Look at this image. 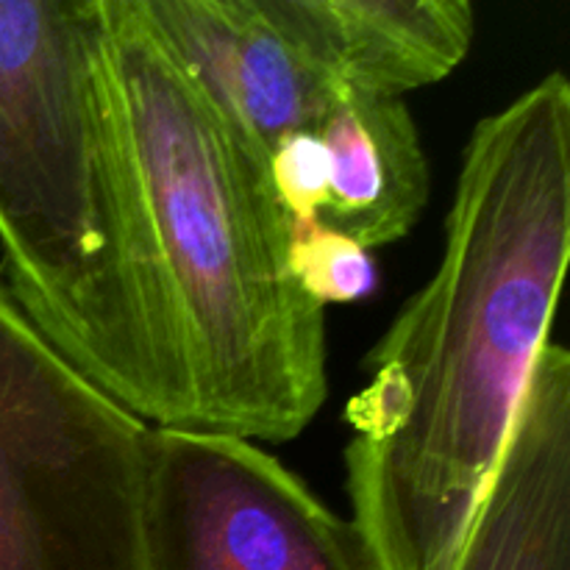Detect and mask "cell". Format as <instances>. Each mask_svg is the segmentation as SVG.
<instances>
[{"label": "cell", "instance_id": "obj_1", "mask_svg": "<svg viewBox=\"0 0 570 570\" xmlns=\"http://www.w3.org/2000/svg\"><path fill=\"white\" fill-rule=\"evenodd\" d=\"M570 259V83L549 72L473 126L443 256L345 404L351 523L376 570H449L551 343Z\"/></svg>", "mask_w": 570, "mask_h": 570}, {"label": "cell", "instance_id": "obj_2", "mask_svg": "<svg viewBox=\"0 0 570 570\" xmlns=\"http://www.w3.org/2000/svg\"><path fill=\"white\" fill-rule=\"evenodd\" d=\"M92 14L176 429L295 440L328 395L326 309L289 273L271 161L184 70L142 0H92Z\"/></svg>", "mask_w": 570, "mask_h": 570}, {"label": "cell", "instance_id": "obj_3", "mask_svg": "<svg viewBox=\"0 0 570 570\" xmlns=\"http://www.w3.org/2000/svg\"><path fill=\"white\" fill-rule=\"evenodd\" d=\"M0 250L3 287L56 351L134 417L176 429L92 0H0Z\"/></svg>", "mask_w": 570, "mask_h": 570}, {"label": "cell", "instance_id": "obj_4", "mask_svg": "<svg viewBox=\"0 0 570 570\" xmlns=\"http://www.w3.org/2000/svg\"><path fill=\"white\" fill-rule=\"evenodd\" d=\"M150 434L0 284V570H148Z\"/></svg>", "mask_w": 570, "mask_h": 570}, {"label": "cell", "instance_id": "obj_5", "mask_svg": "<svg viewBox=\"0 0 570 570\" xmlns=\"http://www.w3.org/2000/svg\"><path fill=\"white\" fill-rule=\"evenodd\" d=\"M148 570H376L351 518L256 443L150 434Z\"/></svg>", "mask_w": 570, "mask_h": 570}, {"label": "cell", "instance_id": "obj_6", "mask_svg": "<svg viewBox=\"0 0 570 570\" xmlns=\"http://www.w3.org/2000/svg\"><path fill=\"white\" fill-rule=\"evenodd\" d=\"M206 98L267 161L284 137L317 131L343 89L267 14L265 0H142Z\"/></svg>", "mask_w": 570, "mask_h": 570}, {"label": "cell", "instance_id": "obj_7", "mask_svg": "<svg viewBox=\"0 0 570 570\" xmlns=\"http://www.w3.org/2000/svg\"><path fill=\"white\" fill-rule=\"evenodd\" d=\"M449 570H570V354L554 340Z\"/></svg>", "mask_w": 570, "mask_h": 570}, {"label": "cell", "instance_id": "obj_8", "mask_svg": "<svg viewBox=\"0 0 570 570\" xmlns=\"http://www.w3.org/2000/svg\"><path fill=\"white\" fill-rule=\"evenodd\" d=\"M265 9L334 87L376 98L449 78L476 37L468 0H265Z\"/></svg>", "mask_w": 570, "mask_h": 570}, {"label": "cell", "instance_id": "obj_9", "mask_svg": "<svg viewBox=\"0 0 570 570\" xmlns=\"http://www.w3.org/2000/svg\"><path fill=\"white\" fill-rule=\"evenodd\" d=\"M328 159L321 223L365 250L404 239L429 204V159L404 98L340 92L317 126Z\"/></svg>", "mask_w": 570, "mask_h": 570}, {"label": "cell", "instance_id": "obj_10", "mask_svg": "<svg viewBox=\"0 0 570 570\" xmlns=\"http://www.w3.org/2000/svg\"><path fill=\"white\" fill-rule=\"evenodd\" d=\"M289 273L317 306L354 304L376 289L371 250L321 220H289Z\"/></svg>", "mask_w": 570, "mask_h": 570}, {"label": "cell", "instance_id": "obj_11", "mask_svg": "<svg viewBox=\"0 0 570 570\" xmlns=\"http://www.w3.org/2000/svg\"><path fill=\"white\" fill-rule=\"evenodd\" d=\"M271 178L289 220H321L328 198V159L315 131L289 134L273 148Z\"/></svg>", "mask_w": 570, "mask_h": 570}]
</instances>
